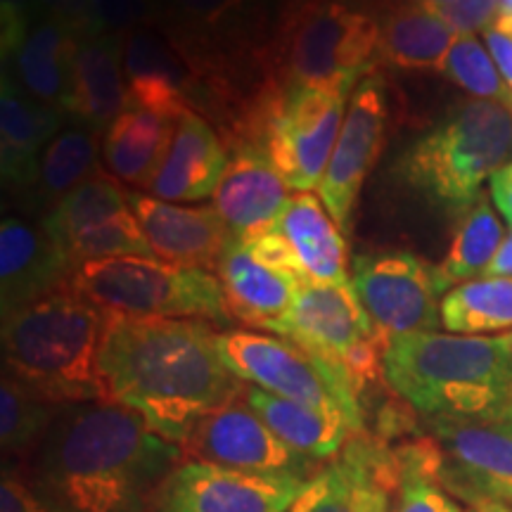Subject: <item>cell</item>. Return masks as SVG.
<instances>
[{
	"mask_svg": "<svg viewBox=\"0 0 512 512\" xmlns=\"http://www.w3.org/2000/svg\"><path fill=\"white\" fill-rule=\"evenodd\" d=\"M41 17H53L67 24L76 36H93V3L91 0H36Z\"/></svg>",
	"mask_w": 512,
	"mask_h": 512,
	"instance_id": "41",
	"label": "cell"
},
{
	"mask_svg": "<svg viewBox=\"0 0 512 512\" xmlns=\"http://www.w3.org/2000/svg\"><path fill=\"white\" fill-rule=\"evenodd\" d=\"M418 3H422V5H425V8H430V10L441 12V10L446 8V5H451L453 0H418Z\"/></svg>",
	"mask_w": 512,
	"mask_h": 512,
	"instance_id": "46",
	"label": "cell"
},
{
	"mask_svg": "<svg viewBox=\"0 0 512 512\" xmlns=\"http://www.w3.org/2000/svg\"><path fill=\"white\" fill-rule=\"evenodd\" d=\"M508 339H510V344H512V332H510V335H508Z\"/></svg>",
	"mask_w": 512,
	"mask_h": 512,
	"instance_id": "49",
	"label": "cell"
},
{
	"mask_svg": "<svg viewBox=\"0 0 512 512\" xmlns=\"http://www.w3.org/2000/svg\"><path fill=\"white\" fill-rule=\"evenodd\" d=\"M290 200V185L264 147L240 145L230 155L226 174L214 192V209L233 240H249L271 226Z\"/></svg>",
	"mask_w": 512,
	"mask_h": 512,
	"instance_id": "21",
	"label": "cell"
},
{
	"mask_svg": "<svg viewBox=\"0 0 512 512\" xmlns=\"http://www.w3.org/2000/svg\"><path fill=\"white\" fill-rule=\"evenodd\" d=\"M401 484L396 491V512H463L439 482L444 448L432 434H413L394 444Z\"/></svg>",
	"mask_w": 512,
	"mask_h": 512,
	"instance_id": "32",
	"label": "cell"
},
{
	"mask_svg": "<svg viewBox=\"0 0 512 512\" xmlns=\"http://www.w3.org/2000/svg\"><path fill=\"white\" fill-rule=\"evenodd\" d=\"M472 512H475V510H472Z\"/></svg>",
	"mask_w": 512,
	"mask_h": 512,
	"instance_id": "51",
	"label": "cell"
},
{
	"mask_svg": "<svg viewBox=\"0 0 512 512\" xmlns=\"http://www.w3.org/2000/svg\"><path fill=\"white\" fill-rule=\"evenodd\" d=\"M174 121L162 114L131 107L105 131L102 162L119 181L150 190L169 150Z\"/></svg>",
	"mask_w": 512,
	"mask_h": 512,
	"instance_id": "29",
	"label": "cell"
},
{
	"mask_svg": "<svg viewBox=\"0 0 512 512\" xmlns=\"http://www.w3.org/2000/svg\"><path fill=\"white\" fill-rule=\"evenodd\" d=\"M79 36L53 17L38 19L15 53L10 55V76L29 95L69 117L72 107V72ZM8 62V60H3Z\"/></svg>",
	"mask_w": 512,
	"mask_h": 512,
	"instance_id": "27",
	"label": "cell"
},
{
	"mask_svg": "<svg viewBox=\"0 0 512 512\" xmlns=\"http://www.w3.org/2000/svg\"><path fill=\"white\" fill-rule=\"evenodd\" d=\"M105 313L62 285L3 316V373L55 403L105 401L98 354Z\"/></svg>",
	"mask_w": 512,
	"mask_h": 512,
	"instance_id": "4",
	"label": "cell"
},
{
	"mask_svg": "<svg viewBox=\"0 0 512 512\" xmlns=\"http://www.w3.org/2000/svg\"><path fill=\"white\" fill-rule=\"evenodd\" d=\"M387 138V100L380 76H366L351 95L347 117L339 131L335 152L320 183V200L347 233L363 183L384 150Z\"/></svg>",
	"mask_w": 512,
	"mask_h": 512,
	"instance_id": "18",
	"label": "cell"
},
{
	"mask_svg": "<svg viewBox=\"0 0 512 512\" xmlns=\"http://www.w3.org/2000/svg\"><path fill=\"white\" fill-rule=\"evenodd\" d=\"M484 278H512V233L503 240L491 266L486 268Z\"/></svg>",
	"mask_w": 512,
	"mask_h": 512,
	"instance_id": "44",
	"label": "cell"
},
{
	"mask_svg": "<svg viewBox=\"0 0 512 512\" xmlns=\"http://www.w3.org/2000/svg\"><path fill=\"white\" fill-rule=\"evenodd\" d=\"M228 150L200 114L174 121L169 150L150 185L152 197L164 202H197L214 197L228 169Z\"/></svg>",
	"mask_w": 512,
	"mask_h": 512,
	"instance_id": "24",
	"label": "cell"
},
{
	"mask_svg": "<svg viewBox=\"0 0 512 512\" xmlns=\"http://www.w3.org/2000/svg\"><path fill=\"white\" fill-rule=\"evenodd\" d=\"M275 335L290 337L299 347L342 370L358 399L384 382L382 358L389 344L358 302L354 287L302 283L290 313Z\"/></svg>",
	"mask_w": 512,
	"mask_h": 512,
	"instance_id": "8",
	"label": "cell"
},
{
	"mask_svg": "<svg viewBox=\"0 0 512 512\" xmlns=\"http://www.w3.org/2000/svg\"><path fill=\"white\" fill-rule=\"evenodd\" d=\"M484 41L512 95V19H498L494 27L484 31Z\"/></svg>",
	"mask_w": 512,
	"mask_h": 512,
	"instance_id": "42",
	"label": "cell"
},
{
	"mask_svg": "<svg viewBox=\"0 0 512 512\" xmlns=\"http://www.w3.org/2000/svg\"><path fill=\"white\" fill-rule=\"evenodd\" d=\"M131 107L124 74V36L93 34L79 38L74 53L69 117L100 133Z\"/></svg>",
	"mask_w": 512,
	"mask_h": 512,
	"instance_id": "26",
	"label": "cell"
},
{
	"mask_svg": "<svg viewBox=\"0 0 512 512\" xmlns=\"http://www.w3.org/2000/svg\"><path fill=\"white\" fill-rule=\"evenodd\" d=\"M304 484L302 477L254 475L185 458L159 491L155 512H287Z\"/></svg>",
	"mask_w": 512,
	"mask_h": 512,
	"instance_id": "16",
	"label": "cell"
},
{
	"mask_svg": "<svg viewBox=\"0 0 512 512\" xmlns=\"http://www.w3.org/2000/svg\"><path fill=\"white\" fill-rule=\"evenodd\" d=\"M441 74H446L463 91L475 95V100L503 102V105L512 107V95L501 72H498L494 57L489 55V50H484L475 34L458 36Z\"/></svg>",
	"mask_w": 512,
	"mask_h": 512,
	"instance_id": "36",
	"label": "cell"
},
{
	"mask_svg": "<svg viewBox=\"0 0 512 512\" xmlns=\"http://www.w3.org/2000/svg\"><path fill=\"white\" fill-rule=\"evenodd\" d=\"M351 287L384 342L403 335L434 332L441 325V302L448 283L439 266L418 254L384 249L356 256Z\"/></svg>",
	"mask_w": 512,
	"mask_h": 512,
	"instance_id": "11",
	"label": "cell"
},
{
	"mask_svg": "<svg viewBox=\"0 0 512 512\" xmlns=\"http://www.w3.org/2000/svg\"><path fill=\"white\" fill-rule=\"evenodd\" d=\"M183 448L110 401L62 406L27 472L62 512H155Z\"/></svg>",
	"mask_w": 512,
	"mask_h": 512,
	"instance_id": "2",
	"label": "cell"
},
{
	"mask_svg": "<svg viewBox=\"0 0 512 512\" xmlns=\"http://www.w3.org/2000/svg\"><path fill=\"white\" fill-rule=\"evenodd\" d=\"M347 117V95L323 88H287L268 110L264 150L287 185L299 192L320 188L339 131Z\"/></svg>",
	"mask_w": 512,
	"mask_h": 512,
	"instance_id": "12",
	"label": "cell"
},
{
	"mask_svg": "<svg viewBox=\"0 0 512 512\" xmlns=\"http://www.w3.org/2000/svg\"><path fill=\"white\" fill-rule=\"evenodd\" d=\"M380 53V24L342 3L309 5L294 22L287 46L290 88L349 95Z\"/></svg>",
	"mask_w": 512,
	"mask_h": 512,
	"instance_id": "9",
	"label": "cell"
},
{
	"mask_svg": "<svg viewBox=\"0 0 512 512\" xmlns=\"http://www.w3.org/2000/svg\"><path fill=\"white\" fill-rule=\"evenodd\" d=\"M95 34L126 36L157 22L162 0H91Z\"/></svg>",
	"mask_w": 512,
	"mask_h": 512,
	"instance_id": "37",
	"label": "cell"
},
{
	"mask_svg": "<svg viewBox=\"0 0 512 512\" xmlns=\"http://www.w3.org/2000/svg\"><path fill=\"white\" fill-rule=\"evenodd\" d=\"M382 373L427 422H494L512 399V344L508 335H403L384 351Z\"/></svg>",
	"mask_w": 512,
	"mask_h": 512,
	"instance_id": "3",
	"label": "cell"
},
{
	"mask_svg": "<svg viewBox=\"0 0 512 512\" xmlns=\"http://www.w3.org/2000/svg\"><path fill=\"white\" fill-rule=\"evenodd\" d=\"M245 401L287 446L318 463L335 458L356 432L354 425L342 415L283 399L254 384H247Z\"/></svg>",
	"mask_w": 512,
	"mask_h": 512,
	"instance_id": "28",
	"label": "cell"
},
{
	"mask_svg": "<svg viewBox=\"0 0 512 512\" xmlns=\"http://www.w3.org/2000/svg\"><path fill=\"white\" fill-rule=\"evenodd\" d=\"M494 422H498V425H503L505 430L512 432V399H510L508 406H505V411L498 415V420H494Z\"/></svg>",
	"mask_w": 512,
	"mask_h": 512,
	"instance_id": "45",
	"label": "cell"
},
{
	"mask_svg": "<svg viewBox=\"0 0 512 512\" xmlns=\"http://www.w3.org/2000/svg\"><path fill=\"white\" fill-rule=\"evenodd\" d=\"M131 207L152 252L162 261L216 273L233 235L214 207H178L138 192L131 195Z\"/></svg>",
	"mask_w": 512,
	"mask_h": 512,
	"instance_id": "19",
	"label": "cell"
},
{
	"mask_svg": "<svg viewBox=\"0 0 512 512\" xmlns=\"http://www.w3.org/2000/svg\"><path fill=\"white\" fill-rule=\"evenodd\" d=\"M41 226L74 271L88 261L114 256H155L133 214L131 195L119 178L102 169L55 204Z\"/></svg>",
	"mask_w": 512,
	"mask_h": 512,
	"instance_id": "10",
	"label": "cell"
},
{
	"mask_svg": "<svg viewBox=\"0 0 512 512\" xmlns=\"http://www.w3.org/2000/svg\"><path fill=\"white\" fill-rule=\"evenodd\" d=\"M62 406H55L5 375L0 380V448L3 463L29 465L46 441Z\"/></svg>",
	"mask_w": 512,
	"mask_h": 512,
	"instance_id": "31",
	"label": "cell"
},
{
	"mask_svg": "<svg viewBox=\"0 0 512 512\" xmlns=\"http://www.w3.org/2000/svg\"><path fill=\"white\" fill-rule=\"evenodd\" d=\"M183 456L254 472L311 479L323 463L294 451L247 406L245 396L204 415L185 439Z\"/></svg>",
	"mask_w": 512,
	"mask_h": 512,
	"instance_id": "15",
	"label": "cell"
},
{
	"mask_svg": "<svg viewBox=\"0 0 512 512\" xmlns=\"http://www.w3.org/2000/svg\"><path fill=\"white\" fill-rule=\"evenodd\" d=\"M0 512H62L31 482L27 465L3 463L0 479Z\"/></svg>",
	"mask_w": 512,
	"mask_h": 512,
	"instance_id": "38",
	"label": "cell"
},
{
	"mask_svg": "<svg viewBox=\"0 0 512 512\" xmlns=\"http://www.w3.org/2000/svg\"><path fill=\"white\" fill-rule=\"evenodd\" d=\"M475 512H512L508 503H489L484 505V508H479Z\"/></svg>",
	"mask_w": 512,
	"mask_h": 512,
	"instance_id": "47",
	"label": "cell"
},
{
	"mask_svg": "<svg viewBox=\"0 0 512 512\" xmlns=\"http://www.w3.org/2000/svg\"><path fill=\"white\" fill-rule=\"evenodd\" d=\"M181 22L195 31H219L238 22L245 0H169Z\"/></svg>",
	"mask_w": 512,
	"mask_h": 512,
	"instance_id": "39",
	"label": "cell"
},
{
	"mask_svg": "<svg viewBox=\"0 0 512 512\" xmlns=\"http://www.w3.org/2000/svg\"><path fill=\"white\" fill-rule=\"evenodd\" d=\"M441 325L453 335H482L512 328V278L460 283L441 299Z\"/></svg>",
	"mask_w": 512,
	"mask_h": 512,
	"instance_id": "34",
	"label": "cell"
},
{
	"mask_svg": "<svg viewBox=\"0 0 512 512\" xmlns=\"http://www.w3.org/2000/svg\"><path fill=\"white\" fill-rule=\"evenodd\" d=\"M74 268L43 226L8 216L0 223V306L3 316L67 285Z\"/></svg>",
	"mask_w": 512,
	"mask_h": 512,
	"instance_id": "23",
	"label": "cell"
},
{
	"mask_svg": "<svg viewBox=\"0 0 512 512\" xmlns=\"http://www.w3.org/2000/svg\"><path fill=\"white\" fill-rule=\"evenodd\" d=\"M458 31L437 10L401 5L380 24V57L396 69H420V72H444L446 57Z\"/></svg>",
	"mask_w": 512,
	"mask_h": 512,
	"instance_id": "30",
	"label": "cell"
},
{
	"mask_svg": "<svg viewBox=\"0 0 512 512\" xmlns=\"http://www.w3.org/2000/svg\"><path fill=\"white\" fill-rule=\"evenodd\" d=\"M444 448L439 482L472 510L512 498V432L498 422H430Z\"/></svg>",
	"mask_w": 512,
	"mask_h": 512,
	"instance_id": "17",
	"label": "cell"
},
{
	"mask_svg": "<svg viewBox=\"0 0 512 512\" xmlns=\"http://www.w3.org/2000/svg\"><path fill=\"white\" fill-rule=\"evenodd\" d=\"M124 74L133 107L171 121L190 114V69L169 31L140 27L124 36Z\"/></svg>",
	"mask_w": 512,
	"mask_h": 512,
	"instance_id": "22",
	"label": "cell"
},
{
	"mask_svg": "<svg viewBox=\"0 0 512 512\" xmlns=\"http://www.w3.org/2000/svg\"><path fill=\"white\" fill-rule=\"evenodd\" d=\"M512 150V107L470 100L427 131L399 159L403 183L432 200L470 207Z\"/></svg>",
	"mask_w": 512,
	"mask_h": 512,
	"instance_id": "5",
	"label": "cell"
},
{
	"mask_svg": "<svg viewBox=\"0 0 512 512\" xmlns=\"http://www.w3.org/2000/svg\"><path fill=\"white\" fill-rule=\"evenodd\" d=\"M247 242L261 259L292 273L299 283L349 285V249L320 197L294 192L271 226Z\"/></svg>",
	"mask_w": 512,
	"mask_h": 512,
	"instance_id": "13",
	"label": "cell"
},
{
	"mask_svg": "<svg viewBox=\"0 0 512 512\" xmlns=\"http://www.w3.org/2000/svg\"><path fill=\"white\" fill-rule=\"evenodd\" d=\"M491 197H494L496 207L512 228V162L501 166L494 176H491Z\"/></svg>",
	"mask_w": 512,
	"mask_h": 512,
	"instance_id": "43",
	"label": "cell"
},
{
	"mask_svg": "<svg viewBox=\"0 0 512 512\" xmlns=\"http://www.w3.org/2000/svg\"><path fill=\"white\" fill-rule=\"evenodd\" d=\"M508 505H510V510H512V498H510V503H508Z\"/></svg>",
	"mask_w": 512,
	"mask_h": 512,
	"instance_id": "50",
	"label": "cell"
},
{
	"mask_svg": "<svg viewBox=\"0 0 512 512\" xmlns=\"http://www.w3.org/2000/svg\"><path fill=\"white\" fill-rule=\"evenodd\" d=\"M401 484L394 444L370 430L354 432L325 460L287 512H380L396 501Z\"/></svg>",
	"mask_w": 512,
	"mask_h": 512,
	"instance_id": "14",
	"label": "cell"
},
{
	"mask_svg": "<svg viewBox=\"0 0 512 512\" xmlns=\"http://www.w3.org/2000/svg\"><path fill=\"white\" fill-rule=\"evenodd\" d=\"M98 136L100 133L81 124L62 128L57 133L41 159V171H38V183L34 188L38 204L53 209L83 181L98 174Z\"/></svg>",
	"mask_w": 512,
	"mask_h": 512,
	"instance_id": "33",
	"label": "cell"
},
{
	"mask_svg": "<svg viewBox=\"0 0 512 512\" xmlns=\"http://www.w3.org/2000/svg\"><path fill=\"white\" fill-rule=\"evenodd\" d=\"M380 512H396V505H389V508H384Z\"/></svg>",
	"mask_w": 512,
	"mask_h": 512,
	"instance_id": "48",
	"label": "cell"
},
{
	"mask_svg": "<svg viewBox=\"0 0 512 512\" xmlns=\"http://www.w3.org/2000/svg\"><path fill=\"white\" fill-rule=\"evenodd\" d=\"M458 34L491 29L501 17V0H453L439 12Z\"/></svg>",
	"mask_w": 512,
	"mask_h": 512,
	"instance_id": "40",
	"label": "cell"
},
{
	"mask_svg": "<svg viewBox=\"0 0 512 512\" xmlns=\"http://www.w3.org/2000/svg\"><path fill=\"white\" fill-rule=\"evenodd\" d=\"M67 119L24 91L8 72H3L0 91V169L3 183L15 190H31L38 183L46 147L60 133Z\"/></svg>",
	"mask_w": 512,
	"mask_h": 512,
	"instance_id": "25",
	"label": "cell"
},
{
	"mask_svg": "<svg viewBox=\"0 0 512 512\" xmlns=\"http://www.w3.org/2000/svg\"><path fill=\"white\" fill-rule=\"evenodd\" d=\"M69 285L102 313L128 318H192L228 325L216 273L147 256H114L79 266Z\"/></svg>",
	"mask_w": 512,
	"mask_h": 512,
	"instance_id": "6",
	"label": "cell"
},
{
	"mask_svg": "<svg viewBox=\"0 0 512 512\" xmlns=\"http://www.w3.org/2000/svg\"><path fill=\"white\" fill-rule=\"evenodd\" d=\"M503 240L501 221L484 197L465 207L456 230H453L451 247L439 264L448 287L453 283H467L475 275H484Z\"/></svg>",
	"mask_w": 512,
	"mask_h": 512,
	"instance_id": "35",
	"label": "cell"
},
{
	"mask_svg": "<svg viewBox=\"0 0 512 512\" xmlns=\"http://www.w3.org/2000/svg\"><path fill=\"white\" fill-rule=\"evenodd\" d=\"M230 318L254 330L278 332L290 313L299 283L292 273L261 259L247 242L230 240L216 266Z\"/></svg>",
	"mask_w": 512,
	"mask_h": 512,
	"instance_id": "20",
	"label": "cell"
},
{
	"mask_svg": "<svg viewBox=\"0 0 512 512\" xmlns=\"http://www.w3.org/2000/svg\"><path fill=\"white\" fill-rule=\"evenodd\" d=\"M216 337L207 320L105 313L98 354L105 401L183 446L204 415L245 396L247 382L223 363Z\"/></svg>",
	"mask_w": 512,
	"mask_h": 512,
	"instance_id": "1",
	"label": "cell"
},
{
	"mask_svg": "<svg viewBox=\"0 0 512 512\" xmlns=\"http://www.w3.org/2000/svg\"><path fill=\"white\" fill-rule=\"evenodd\" d=\"M216 344L223 363L242 382L304 406L342 415L356 432L368 430L363 403L349 377L290 337L273 332L264 335L256 330H226L219 332Z\"/></svg>",
	"mask_w": 512,
	"mask_h": 512,
	"instance_id": "7",
	"label": "cell"
}]
</instances>
